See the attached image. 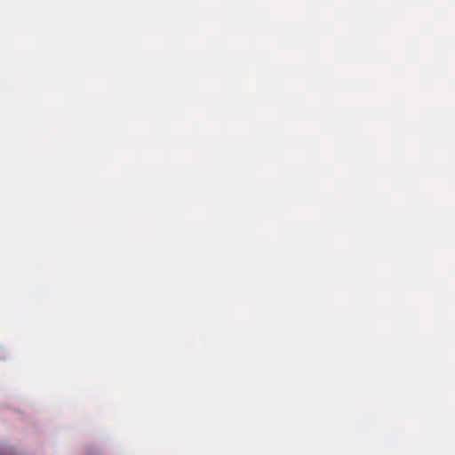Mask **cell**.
<instances>
[{
	"label": "cell",
	"mask_w": 455,
	"mask_h": 455,
	"mask_svg": "<svg viewBox=\"0 0 455 455\" xmlns=\"http://www.w3.org/2000/svg\"><path fill=\"white\" fill-rule=\"evenodd\" d=\"M0 455H20L16 450L5 446V444H0Z\"/></svg>",
	"instance_id": "obj_1"
}]
</instances>
